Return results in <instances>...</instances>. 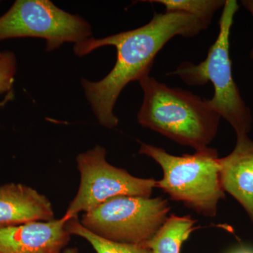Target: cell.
Wrapping results in <instances>:
<instances>
[{"label":"cell","instance_id":"cell-12","mask_svg":"<svg viewBox=\"0 0 253 253\" xmlns=\"http://www.w3.org/2000/svg\"><path fill=\"white\" fill-rule=\"evenodd\" d=\"M147 2L163 5L166 12H181L197 18L207 28L214 14L225 4L226 0H150Z\"/></svg>","mask_w":253,"mask_h":253},{"label":"cell","instance_id":"cell-5","mask_svg":"<svg viewBox=\"0 0 253 253\" xmlns=\"http://www.w3.org/2000/svg\"><path fill=\"white\" fill-rule=\"evenodd\" d=\"M169 206L162 197L118 196L84 212L81 224L102 239L128 244H142L168 219Z\"/></svg>","mask_w":253,"mask_h":253},{"label":"cell","instance_id":"cell-3","mask_svg":"<svg viewBox=\"0 0 253 253\" xmlns=\"http://www.w3.org/2000/svg\"><path fill=\"white\" fill-rule=\"evenodd\" d=\"M239 8L236 0H226L219 18L217 39L209 48L204 61L199 64L184 61L175 71L168 74L178 76L190 86L212 83L214 94L207 99L208 104L231 125L237 136L247 135L253 123L251 109L243 99L233 78L229 54L231 27Z\"/></svg>","mask_w":253,"mask_h":253},{"label":"cell","instance_id":"cell-1","mask_svg":"<svg viewBox=\"0 0 253 253\" xmlns=\"http://www.w3.org/2000/svg\"><path fill=\"white\" fill-rule=\"evenodd\" d=\"M206 28L197 18L181 12L155 14L147 24L101 39L90 38L75 44L78 56L105 46H113L117 59L111 72L98 82L83 78L82 86L93 113L101 126L116 127L119 120L113 113L121 91L131 82L149 75L155 58L176 36L193 38Z\"/></svg>","mask_w":253,"mask_h":253},{"label":"cell","instance_id":"cell-15","mask_svg":"<svg viewBox=\"0 0 253 253\" xmlns=\"http://www.w3.org/2000/svg\"><path fill=\"white\" fill-rule=\"evenodd\" d=\"M241 4L248 11H250L253 18V0H243L241 1ZM250 58L253 60V48L250 54Z\"/></svg>","mask_w":253,"mask_h":253},{"label":"cell","instance_id":"cell-10","mask_svg":"<svg viewBox=\"0 0 253 253\" xmlns=\"http://www.w3.org/2000/svg\"><path fill=\"white\" fill-rule=\"evenodd\" d=\"M219 166L224 192L239 201L253 222V141L248 134L237 136L235 148L219 158Z\"/></svg>","mask_w":253,"mask_h":253},{"label":"cell","instance_id":"cell-13","mask_svg":"<svg viewBox=\"0 0 253 253\" xmlns=\"http://www.w3.org/2000/svg\"><path fill=\"white\" fill-rule=\"evenodd\" d=\"M66 229L71 235L85 239L96 253H153L142 244H121L99 237L82 225L78 217L68 220L66 222Z\"/></svg>","mask_w":253,"mask_h":253},{"label":"cell","instance_id":"cell-7","mask_svg":"<svg viewBox=\"0 0 253 253\" xmlns=\"http://www.w3.org/2000/svg\"><path fill=\"white\" fill-rule=\"evenodd\" d=\"M106 156V150L100 146L77 156L81 183L63 216V220L78 218L80 212H89L118 196L151 197L156 188V179L132 176L126 169L109 164Z\"/></svg>","mask_w":253,"mask_h":253},{"label":"cell","instance_id":"cell-9","mask_svg":"<svg viewBox=\"0 0 253 253\" xmlns=\"http://www.w3.org/2000/svg\"><path fill=\"white\" fill-rule=\"evenodd\" d=\"M54 219L52 204L37 190L14 183L0 186V227Z\"/></svg>","mask_w":253,"mask_h":253},{"label":"cell","instance_id":"cell-18","mask_svg":"<svg viewBox=\"0 0 253 253\" xmlns=\"http://www.w3.org/2000/svg\"><path fill=\"white\" fill-rule=\"evenodd\" d=\"M62 253H80L76 248H68L63 250Z\"/></svg>","mask_w":253,"mask_h":253},{"label":"cell","instance_id":"cell-17","mask_svg":"<svg viewBox=\"0 0 253 253\" xmlns=\"http://www.w3.org/2000/svg\"><path fill=\"white\" fill-rule=\"evenodd\" d=\"M13 98V94L12 92H9L8 93L7 95H6V97H5V99L4 101H1V102H0V107L1 106H2L4 104H6L7 101H9L10 99H12Z\"/></svg>","mask_w":253,"mask_h":253},{"label":"cell","instance_id":"cell-2","mask_svg":"<svg viewBox=\"0 0 253 253\" xmlns=\"http://www.w3.org/2000/svg\"><path fill=\"white\" fill-rule=\"evenodd\" d=\"M139 82L144 91L137 115L141 126L196 151L209 147L217 134L221 116L207 99L168 86L149 75Z\"/></svg>","mask_w":253,"mask_h":253},{"label":"cell","instance_id":"cell-16","mask_svg":"<svg viewBox=\"0 0 253 253\" xmlns=\"http://www.w3.org/2000/svg\"><path fill=\"white\" fill-rule=\"evenodd\" d=\"M231 253H253V251L249 249H245V248H240Z\"/></svg>","mask_w":253,"mask_h":253},{"label":"cell","instance_id":"cell-14","mask_svg":"<svg viewBox=\"0 0 253 253\" xmlns=\"http://www.w3.org/2000/svg\"><path fill=\"white\" fill-rule=\"evenodd\" d=\"M16 73V59L11 51H0V94L10 92Z\"/></svg>","mask_w":253,"mask_h":253},{"label":"cell","instance_id":"cell-11","mask_svg":"<svg viewBox=\"0 0 253 253\" xmlns=\"http://www.w3.org/2000/svg\"><path fill=\"white\" fill-rule=\"evenodd\" d=\"M196 222L190 216L171 214L157 232L142 245L153 253H181L182 244L196 229Z\"/></svg>","mask_w":253,"mask_h":253},{"label":"cell","instance_id":"cell-8","mask_svg":"<svg viewBox=\"0 0 253 253\" xmlns=\"http://www.w3.org/2000/svg\"><path fill=\"white\" fill-rule=\"evenodd\" d=\"M62 217L0 227V253H62L71 241Z\"/></svg>","mask_w":253,"mask_h":253},{"label":"cell","instance_id":"cell-6","mask_svg":"<svg viewBox=\"0 0 253 253\" xmlns=\"http://www.w3.org/2000/svg\"><path fill=\"white\" fill-rule=\"evenodd\" d=\"M90 25L78 15L69 14L49 0H17L0 17V41L10 38L45 40L46 51L63 43L90 38Z\"/></svg>","mask_w":253,"mask_h":253},{"label":"cell","instance_id":"cell-4","mask_svg":"<svg viewBox=\"0 0 253 253\" xmlns=\"http://www.w3.org/2000/svg\"><path fill=\"white\" fill-rule=\"evenodd\" d=\"M139 153L152 158L162 168L163 179L156 181V188L199 214L215 217L218 203L225 196L217 150L208 147L194 154L176 156L141 143Z\"/></svg>","mask_w":253,"mask_h":253}]
</instances>
